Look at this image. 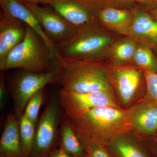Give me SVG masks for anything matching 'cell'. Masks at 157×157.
Wrapping results in <instances>:
<instances>
[{"label":"cell","instance_id":"10","mask_svg":"<svg viewBox=\"0 0 157 157\" xmlns=\"http://www.w3.org/2000/svg\"><path fill=\"white\" fill-rule=\"evenodd\" d=\"M110 78L124 106L128 104L140 87L144 73L135 66H113L109 70Z\"/></svg>","mask_w":157,"mask_h":157},{"label":"cell","instance_id":"18","mask_svg":"<svg viewBox=\"0 0 157 157\" xmlns=\"http://www.w3.org/2000/svg\"><path fill=\"white\" fill-rule=\"evenodd\" d=\"M137 44L138 42L130 36H125L123 39H117L108 54V58L113 66H125L132 63Z\"/></svg>","mask_w":157,"mask_h":157},{"label":"cell","instance_id":"25","mask_svg":"<svg viewBox=\"0 0 157 157\" xmlns=\"http://www.w3.org/2000/svg\"><path fill=\"white\" fill-rule=\"evenodd\" d=\"M7 98V91L6 90V85L4 81V76L1 74L0 78V107L1 109H3L6 104Z\"/></svg>","mask_w":157,"mask_h":157},{"label":"cell","instance_id":"31","mask_svg":"<svg viewBox=\"0 0 157 157\" xmlns=\"http://www.w3.org/2000/svg\"><path fill=\"white\" fill-rule=\"evenodd\" d=\"M90 1H93V2H99V0H90Z\"/></svg>","mask_w":157,"mask_h":157},{"label":"cell","instance_id":"20","mask_svg":"<svg viewBox=\"0 0 157 157\" xmlns=\"http://www.w3.org/2000/svg\"><path fill=\"white\" fill-rule=\"evenodd\" d=\"M134 66L143 71L157 72V59L151 48L138 42L132 61Z\"/></svg>","mask_w":157,"mask_h":157},{"label":"cell","instance_id":"24","mask_svg":"<svg viewBox=\"0 0 157 157\" xmlns=\"http://www.w3.org/2000/svg\"><path fill=\"white\" fill-rule=\"evenodd\" d=\"M85 155L84 157H112L104 145L91 144L83 146Z\"/></svg>","mask_w":157,"mask_h":157},{"label":"cell","instance_id":"22","mask_svg":"<svg viewBox=\"0 0 157 157\" xmlns=\"http://www.w3.org/2000/svg\"><path fill=\"white\" fill-rule=\"evenodd\" d=\"M44 99L43 89L37 91L29 101L26 106L23 115L36 125L39 110Z\"/></svg>","mask_w":157,"mask_h":157},{"label":"cell","instance_id":"29","mask_svg":"<svg viewBox=\"0 0 157 157\" xmlns=\"http://www.w3.org/2000/svg\"><path fill=\"white\" fill-rule=\"evenodd\" d=\"M141 6H151L157 5V0H133Z\"/></svg>","mask_w":157,"mask_h":157},{"label":"cell","instance_id":"6","mask_svg":"<svg viewBox=\"0 0 157 157\" xmlns=\"http://www.w3.org/2000/svg\"><path fill=\"white\" fill-rule=\"evenodd\" d=\"M58 101L66 117L72 118L93 108L99 107L120 108L114 93L95 91L78 93L61 89Z\"/></svg>","mask_w":157,"mask_h":157},{"label":"cell","instance_id":"3","mask_svg":"<svg viewBox=\"0 0 157 157\" xmlns=\"http://www.w3.org/2000/svg\"><path fill=\"white\" fill-rule=\"evenodd\" d=\"M118 39L99 25L78 30L70 40L57 47V59L102 62L108 58L110 48Z\"/></svg>","mask_w":157,"mask_h":157},{"label":"cell","instance_id":"28","mask_svg":"<svg viewBox=\"0 0 157 157\" xmlns=\"http://www.w3.org/2000/svg\"><path fill=\"white\" fill-rule=\"evenodd\" d=\"M109 1L123 5L130 9H133L135 6V3L133 0H109Z\"/></svg>","mask_w":157,"mask_h":157},{"label":"cell","instance_id":"17","mask_svg":"<svg viewBox=\"0 0 157 157\" xmlns=\"http://www.w3.org/2000/svg\"><path fill=\"white\" fill-rule=\"evenodd\" d=\"M105 146L112 157H148L138 142L128 133L116 136Z\"/></svg>","mask_w":157,"mask_h":157},{"label":"cell","instance_id":"7","mask_svg":"<svg viewBox=\"0 0 157 157\" xmlns=\"http://www.w3.org/2000/svg\"><path fill=\"white\" fill-rule=\"evenodd\" d=\"M59 101L51 99L46 104L36 128L33 148L31 157H47L55 141L61 121Z\"/></svg>","mask_w":157,"mask_h":157},{"label":"cell","instance_id":"27","mask_svg":"<svg viewBox=\"0 0 157 157\" xmlns=\"http://www.w3.org/2000/svg\"><path fill=\"white\" fill-rule=\"evenodd\" d=\"M49 157H74L65 151L61 148L55 150L49 155Z\"/></svg>","mask_w":157,"mask_h":157},{"label":"cell","instance_id":"11","mask_svg":"<svg viewBox=\"0 0 157 157\" xmlns=\"http://www.w3.org/2000/svg\"><path fill=\"white\" fill-rule=\"evenodd\" d=\"M27 25L19 20L1 11L0 64L25 36Z\"/></svg>","mask_w":157,"mask_h":157},{"label":"cell","instance_id":"12","mask_svg":"<svg viewBox=\"0 0 157 157\" xmlns=\"http://www.w3.org/2000/svg\"><path fill=\"white\" fill-rule=\"evenodd\" d=\"M132 129L144 135L154 134L157 130V103L148 101L127 110Z\"/></svg>","mask_w":157,"mask_h":157},{"label":"cell","instance_id":"23","mask_svg":"<svg viewBox=\"0 0 157 157\" xmlns=\"http://www.w3.org/2000/svg\"><path fill=\"white\" fill-rule=\"evenodd\" d=\"M143 71L146 84V101L157 103V73Z\"/></svg>","mask_w":157,"mask_h":157},{"label":"cell","instance_id":"16","mask_svg":"<svg viewBox=\"0 0 157 157\" xmlns=\"http://www.w3.org/2000/svg\"><path fill=\"white\" fill-rule=\"evenodd\" d=\"M1 157H24L23 154L19 122L16 115L11 114L6 118L0 140Z\"/></svg>","mask_w":157,"mask_h":157},{"label":"cell","instance_id":"5","mask_svg":"<svg viewBox=\"0 0 157 157\" xmlns=\"http://www.w3.org/2000/svg\"><path fill=\"white\" fill-rule=\"evenodd\" d=\"M59 67L43 73L23 70L11 81V90L14 104L15 115L18 119L23 115L30 99L45 86L60 79Z\"/></svg>","mask_w":157,"mask_h":157},{"label":"cell","instance_id":"9","mask_svg":"<svg viewBox=\"0 0 157 157\" xmlns=\"http://www.w3.org/2000/svg\"><path fill=\"white\" fill-rule=\"evenodd\" d=\"M77 29L100 25L98 5L90 0H56L48 5Z\"/></svg>","mask_w":157,"mask_h":157},{"label":"cell","instance_id":"2","mask_svg":"<svg viewBox=\"0 0 157 157\" xmlns=\"http://www.w3.org/2000/svg\"><path fill=\"white\" fill-rule=\"evenodd\" d=\"M57 59L63 89L78 93H114L109 70L103 62Z\"/></svg>","mask_w":157,"mask_h":157},{"label":"cell","instance_id":"21","mask_svg":"<svg viewBox=\"0 0 157 157\" xmlns=\"http://www.w3.org/2000/svg\"><path fill=\"white\" fill-rule=\"evenodd\" d=\"M19 122L23 154L24 157H31L35 141L36 124L24 115L20 119Z\"/></svg>","mask_w":157,"mask_h":157},{"label":"cell","instance_id":"8","mask_svg":"<svg viewBox=\"0 0 157 157\" xmlns=\"http://www.w3.org/2000/svg\"><path fill=\"white\" fill-rule=\"evenodd\" d=\"M23 4L33 13L45 35L56 48L70 40L78 30L49 6Z\"/></svg>","mask_w":157,"mask_h":157},{"label":"cell","instance_id":"19","mask_svg":"<svg viewBox=\"0 0 157 157\" xmlns=\"http://www.w3.org/2000/svg\"><path fill=\"white\" fill-rule=\"evenodd\" d=\"M60 130V148L74 157H84V147L73 129L62 119Z\"/></svg>","mask_w":157,"mask_h":157},{"label":"cell","instance_id":"15","mask_svg":"<svg viewBox=\"0 0 157 157\" xmlns=\"http://www.w3.org/2000/svg\"><path fill=\"white\" fill-rule=\"evenodd\" d=\"M129 36L152 50L157 49V21L145 11L136 9Z\"/></svg>","mask_w":157,"mask_h":157},{"label":"cell","instance_id":"13","mask_svg":"<svg viewBox=\"0 0 157 157\" xmlns=\"http://www.w3.org/2000/svg\"><path fill=\"white\" fill-rule=\"evenodd\" d=\"M134 11L113 7L100 8L98 6V24L105 29L129 36Z\"/></svg>","mask_w":157,"mask_h":157},{"label":"cell","instance_id":"4","mask_svg":"<svg viewBox=\"0 0 157 157\" xmlns=\"http://www.w3.org/2000/svg\"><path fill=\"white\" fill-rule=\"evenodd\" d=\"M56 60L43 39L27 25L24 39L9 52L0 64V70L20 69L43 73L53 70L52 62Z\"/></svg>","mask_w":157,"mask_h":157},{"label":"cell","instance_id":"26","mask_svg":"<svg viewBox=\"0 0 157 157\" xmlns=\"http://www.w3.org/2000/svg\"><path fill=\"white\" fill-rule=\"evenodd\" d=\"M19 2L23 3H30V4H37L43 5V6H48L51 3L54 2L56 0H17Z\"/></svg>","mask_w":157,"mask_h":157},{"label":"cell","instance_id":"14","mask_svg":"<svg viewBox=\"0 0 157 157\" xmlns=\"http://www.w3.org/2000/svg\"><path fill=\"white\" fill-rule=\"evenodd\" d=\"M1 11L21 21L43 39L54 56L57 59V48L51 42L30 9L17 0H0Z\"/></svg>","mask_w":157,"mask_h":157},{"label":"cell","instance_id":"1","mask_svg":"<svg viewBox=\"0 0 157 157\" xmlns=\"http://www.w3.org/2000/svg\"><path fill=\"white\" fill-rule=\"evenodd\" d=\"M72 128L82 146L91 144L105 146L116 136L132 130L127 110L111 107H99L74 117L63 116Z\"/></svg>","mask_w":157,"mask_h":157},{"label":"cell","instance_id":"30","mask_svg":"<svg viewBox=\"0 0 157 157\" xmlns=\"http://www.w3.org/2000/svg\"><path fill=\"white\" fill-rule=\"evenodd\" d=\"M152 14V17L156 20L157 21V6L156 8L154 9L153 11Z\"/></svg>","mask_w":157,"mask_h":157}]
</instances>
